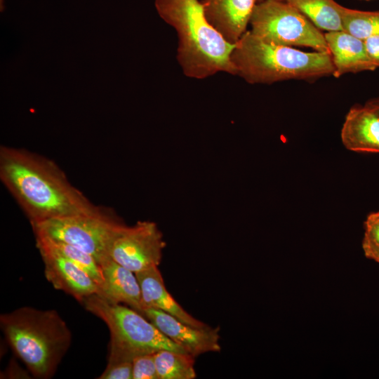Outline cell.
Returning <instances> with one entry per match:
<instances>
[{
	"instance_id": "21",
	"label": "cell",
	"mask_w": 379,
	"mask_h": 379,
	"mask_svg": "<svg viewBox=\"0 0 379 379\" xmlns=\"http://www.w3.org/2000/svg\"><path fill=\"white\" fill-rule=\"evenodd\" d=\"M99 379H133V361L108 362Z\"/></svg>"
},
{
	"instance_id": "10",
	"label": "cell",
	"mask_w": 379,
	"mask_h": 379,
	"mask_svg": "<svg viewBox=\"0 0 379 379\" xmlns=\"http://www.w3.org/2000/svg\"><path fill=\"white\" fill-rule=\"evenodd\" d=\"M142 314L162 333L194 357L221 350L218 328H195L161 310L153 308H145Z\"/></svg>"
},
{
	"instance_id": "16",
	"label": "cell",
	"mask_w": 379,
	"mask_h": 379,
	"mask_svg": "<svg viewBox=\"0 0 379 379\" xmlns=\"http://www.w3.org/2000/svg\"><path fill=\"white\" fill-rule=\"evenodd\" d=\"M305 15L318 29L343 30L344 6L334 0H286Z\"/></svg>"
},
{
	"instance_id": "5",
	"label": "cell",
	"mask_w": 379,
	"mask_h": 379,
	"mask_svg": "<svg viewBox=\"0 0 379 379\" xmlns=\"http://www.w3.org/2000/svg\"><path fill=\"white\" fill-rule=\"evenodd\" d=\"M81 304L101 319L109 330L108 362L133 361L138 355L161 350L187 353L130 307L110 302L97 294L86 298Z\"/></svg>"
},
{
	"instance_id": "24",
	"label": "cell",
	"mask_w": 379,
	"mask_h": 379,
	"mask_svg": "<svg viewBox=\"0 0 379 379\" xmlns=\"http://www.w3.org/2000/svg\"><path fill=\"white\" fill-rule=\"evenodd\" d=\"M361 246L366 258L379 264V246L364 240H362Z\"/></svg>"
},
{
	"instance_id": "17",
	"label": "cell",
	"mask_w": 379,
	"mask_h": 379,
	"mask_svg": "<svg viewBox=\"0 0 379 379\" xmlns=\"http://www.w3.org/2000/svg\"><path fill=\"white\" fill-rule=\"evenodd\" d=\"M159 379H194V357L186 352L161 350L154 353Z\"/></svg>"
},
{
	"instance_id": "6",
	"label": "cell",
	"mask_w": 379,
	"mask_h": 379,
	"mask_svg": "<svg viewBox=\"0 0 379 379\" xmlns=\"http://www.w3.org/2000/svg\"><path fill=\"white\" fill-rule=\"evenodd\" d=\"M250 25V31L265 42L291 47H308L315 51L329 53L324 34L287 1L258 2Z\"/></svg>"
},
{
	"instance_id": "20",
	"label": "cell",
	"mask_w": 379,
	"mask_h": 379,
	"mask_svg": "<svg viewBox=\"0 0 379 379\" xmlns=\"http://www.w3.org/2000/svg\"><path fill=\"white\" fill-rule=\"evenodd\" d=\"M133 379H159L154 354H145L133 360Z\"/></svg>"
},
{
	"instance_id": "11",
	"label": "cell",
	"mask_w": 379,
	"mask_h": 379,
	"mask_svg": "<svg viewBox=\"0 0 379 379\" xmlns=\"http://www.w3.org/2000/svg\"><path fill=\"white\" fill-rule=\"evenodd\" d=\"M258 0H202L204 14L211 26L231 44L247 31Z\"/></svg>"
},
{
	"instance_id": "12",
	"label": "cell",
	"mask_w": 379,
	"mask_h": 379,
	"mask_svg": "<svg viewBox=\"0 0 379 379\" xmlns=\"http://www.w3.org/2000/svg\"><path fill=\"white\" fill-rule=\"evenodd\" d=\"M343 146L358 153H379V116L365 104L354 105L340 131Z\"/></svg>"
},
{
	"instance_id": "27",
	"label": "cell",
	"mask_w": 379,
	"mask_h": 379,
	"mask_svg": "<svg viewBox=\"0 0 379 379\" xmlns=\"http://www.w3.org/2000/svg\"><path fill=\"white\" fill-rule=\"evenodd\" d=\"M364 1H370V0H364Z\"/></svg>"
},
{
	"instance_id": "3",
	"label": "cell",
	"mask_w": 379,
	"mask_h": 379,
	"mask_svg": "<svg viewBox=\"0 0 379 379\" xmlns=\"http://www.w3.org/2000/svg\"><path fill=\"white\" fill-rule=\"evenodd\" d=\"M234 75L251 84H272L288 80L314 81L333 76L330 53L306 52L267 43L247 30L231 53Z\"/></svg>"
},
{
	"instance_id": "23",
	"label": "cell",
	"mask_w": 379,
	"mask_h": 379,
	"mask_svg": "<svg viewBox=\"0 0 379 379\" xmlns=\"http://www.w3.org/2000/svg\"><path fill=\"white\" fill-rule=\"evenodd\" d=\"M368 54L374 64L379 68V36L369 37L364 40Z\"/></svg>"
},
{
	"instance_id": "18",
	"label": "cell",
	"mask_w": 379,
	"mask_h": 379,
	"mask_svg": "<svg viewBox=\"0 0 379 379\" xmlns=\"http://www.w3.org/2000/svg\"><path fill=\"white\" fill-rule=\"evenodd\" d=\"M343 30L365 40L379 36V11H368L343 8Z\"/></svg>"
},
{
	"instance_id": "22",
	"label": "cell",
	"mask_w": 379,
	"mask_h": 379,
	"mask_svg": "<svg viewBox=\"0 0 379 379\" xmlns=\"http://www.w3.org/2000/svg\"><path fill=\"white\" fill-rule=\"evenodd\" d=\"M363 240L379 246V211L370 213L364 223Z\"/></svg>"
},
{
	"instance_id": "7",
	"label": "cell",
	"mask_w": 379,
	"mask_h": 379,
	"mask_svg": "<svg viewBox=\"0 0 379 379\" xmlns=\"http://www.w3.org/2000/svg\"><path fill=\"white\" fill-rule=\"evenodd\" d=\"M34 233L70 244L91 255L100 262L109 257L112 244L126 224L105 209L31 225Z\"/></svg>"
},
{
	"instance_id": "9",
	"label": "cell",
	"mask_w": 379,
	"mask_h": 379,
	"mask_svg": "<svg viewBox=\"0 0 379 379\" xmlns=\"http://www.w3.org/2000/svg\"><path fill=\"white\" fill-rule=\"evenodd\" d=\"M34 234L44 264L45 277L55 289L72 295L81 303L98 293L99 286L91 277L60 253L45 236Z\"/></svg>"
},
{
	"instance_id": "8",
	"label": "cell",
	"mask_w": 379,
	"mask_h": 379,
	"mask_svg": "<svg viewBox=\"0 0 379 379\" xmlns=\"http://www.w3.org/2000/svg\"><path fill=\"white\" fill-rule=\"evenodd\" d=\"M166 243L157 225L152 221H138L125 225L113 241L109 256L136 273L161 263Z\"/></svg>"
},
{
	"instance_id": "25",
	"label": "cell",
	"mask_w": 379,
	"mask_h": 379,
	"mask_svg": "<svg viewBox=\"0 0 379 379\" xmlns=\"http://www.w3.org/2000/svg\"><path fill=\"white\" fill-rule=\"evenodd\" d=\"M365 105L373 109L379 116V97L368 100Z\"/></svg>"
},
{
	"instance_id": "13",
	"label": "cell",
	"mask_w": 379,
	"mask_h": 379,
	"mask_svg": "<svg viewBox=\"0 0 379 379\" xmlns=\"http://www.w3.org/2000/svg\"><path fill=\"white\" fill-rule=\"evenodd\" d=\"M103 283L97 295L117 304L126 305L142 314L140 286L135 273L109 256L100 262Z\"/></svg>"
},
{
	"instance_id": "15",
	"label": "cell",
	"mask_w": 379,
	"mask_h": 379,
	"mask_svg": "<svg viewBox=\"0 0 379 379\" xmlns=\"http://www.w3.org/2000/svg\"><path fill=\"white\" fill-rule=\"evenodd\" d=\"M138 280L144 310H161L180 321L198 328L210 327L186 312L166 289L158 267L154 266L135 273Z\"/></svg>"
},
{
	"instance_id": "14",
	"label": "cell",
	"mask_w": 379,
	"mask_h": 379,
	"mask_svg": "<svg viewBox=\"0 0 379 379\" xmlns=\"http://www.w3.org/2000/svg\"><path fill=\"white\" fill-rule=\"evenodd\" d=\"M324 36L335 68L333 77L377 69L364 40L345 30L326 32Z\"/></svg>"
},
{
	"instance_id": "4",
	"label": "cell",
	"mask_w": 379,
	"mask_h": 379,
	"mask_svg": "<svg viewBox=\"0 0 379 379\" xmlns=\"http://www.w3.org/2000/svg\"><path fill=\"white\" fill-rule=\"evenodd\" d=\"M13 352L37 378L52 377L71 345L66 322L54 310L22 307L0 316Z\"/></svg>"
},
{
	"instance_id": "2",
	"label": "cell",
	"mask_w": 379,
	"mask_h": 379,
	"mask_svg": "<svg viewBox=\"0 0 379 379\" xmlns=\"http://www.w3.org/2000/svg\"><path fill=\"white\" fill-rule=\"evenodd\" d=\"M161 18L177 34V60L183 74L204 79L219 72L234 75L231 53L234 44L211 26L199 0H155Z\"/></svg>"
},
{
	"instance_id": "19",
	"label": "cell",
	"mask_w": 379,
	"mask_h": 379,
	"mask_svg": "<svg viewBox=\"0 0 379 379\" xmlns=\"http://www.w3.org/2000/svg\"><path fill=\"white\" fill-rule=\"evenodd\" d=\"M45 237L60 253L91 277L99 288L102 286L103 283L102 269L93 256L70 244Z\"/></svg>"
},
{
	"instance_id": "26",
	"label": "cell",
	"mask_w": 379,
	"mask_h": 379,
	"mask_svg": "<svg viewBox=\"0 0 379 379\" xmlns=\"http://www.w3.org/2000/svg\"><path fill=\"white\" fill-rule=\"evenodd\" d=\"M265 1V0H258V2H260V1ZM278 1H286V0H278Z\"/></svg>"
},
{
	"instance_id": "1",
	"label": "cell",
	"mask_w": 379,
	"mask_h": 379,
	"mask_svg": "<svg viewBox=\"0 0 379 379\" xmlns=\"http://www.w3.org/2000/svg\"><path fill=\"white\" fill-rule=\"evenodd\" d=\"M0 179L31 225L105 210L74 187L54 161L27 149L1 147Z\"/></svg>"
}]
</instances>
